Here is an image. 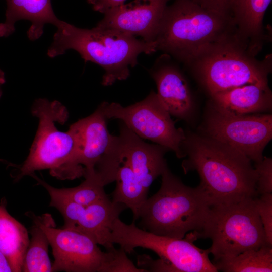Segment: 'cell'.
<instances>
[{"instance_id": "6da1fadb", "label": "cell", "mask_w": 272, "mask_h": 272, "mask_svg": "<svg viewBox=\"0 0 272 272\" xmlns=\"http://www.w3.org/2000/svg\"><path fill=\"white\" fill-rule=\"evenodd\" d=\"M185 134L182 147L187 158L182 167L185 174L198 172L197 187L211 207L258 196L256 172L244 154L205 135Z\"/></svg>"}, {"instance_id": "7a4b0ae2", "label": "cell", "mask_w": 272, "mask_h": 272, "mask_svg": "<svg viewBox=\"0 0 272 272\" xmlns=\"http://www.w3.org/2000/svg\"><path fill=\"white\" fill-rule=\"evenodd\" d=\"M55 26L57 30L47 55L52 58L69 49L77 51L85 61L95 63L105 70L104 86L126 79L140 54L157 51L155 41L147 42L117 31L96 27L80 28L60 20Z\"/></svg>"}, {"instance_id": "3957f363", "label": "cell", "mask_w": 272, "mask_h": 272, "mask_svg": "<svg viewBox=\"0 0 272 272\" xmlns=\"http://www.w3.org/2000/svg\"><path fill=\"white\" fill-rule=\"evenodd\" d=\"M32 113L38 119V127L29 154L18 168L15 181L44 169L61 180L83 176L84 168L77 162L79 138L76 123L65 132L59 131L55 125L67 121L66 107L58 101L39 98L33 104Z\"/></svg>"}, {"instance_id": "277c9868", "label": "cell", "mask_w": 272, "mask_h": 272, "mask_svg": "<svg viewBox=\"0 0 272 272\" xmlns=\"http://www.w3.org/2000/svg\"><path fill=\"white\" fill-rule=\"evenodd\" d=\"M236 33L232 17L207 10L192 0L167 6L154 40L161 50L186 63L199 50Z\"/></svg>"}, {"instance_id": "5b68a950", "label": "cell", "mask_w": 272, "mask_h": 272, "mask_svg": "<svg viewBox=\"0 0 272 272\" xmlns=\"http://www.w3.org/2000/svg\"><path fill=\"white\" fill-rule=\"evenodd\" d=\"M161 176L159 190L140 209V225L155 234L177 239L190 231L200 232L211 209L201 191L184 184L168 168Z\"/></svg>"}, {"instance_id": "8992f818", "label": "cell", "mask_w": 272, "mask_h": 272, "mask_svg": "<svg viewBox=\"0 0 272 272\" xmlns=\"http://www.w3.org/2000/svg\"><path fill=\"white\" fill-rule=\"evenodd\" d=\"M186 64L210 95L246 84H268L271 57L257 60L235 33L205 46Z\"/></svg>"}, {"instance_id": "52a82bcc", "label": "cell", "mask_w": 272, "mask_h": 272, "mask_svg": "<svg viewBox=\"0 0 272 272\" xmlns=\"http://www.w3.org/2000/svg\"><path fill=\"white\" fill-rule=\"evenodd\" d=\"M26 215L44 231L54 258L52 271L130 272L134 264L121 248L114 247L102 251L87 235L64 228L57 229L51 215L38 216L31 212Z\"/></svg>"}, {"instance_id": "ba28073f", "label": "cell", "mask_w": 272, "mask_h": 272, "mask_svg": "<svg viewBox=\"0 0 272 272\" xmlns=\"http://www.w3.org/2000/svg\"><path fill=\"white\" fill-rule=\"evenodd\" d=\"M255 198L211 207L198 238H210L213 262L226 260L267 245Z\"/></svg>"}, {"instance_id": "9c48e42d", "label": "cell", "mask_w": 272, "mask_h": 272, "mask_svg": "<svg viewBox=\"0 0 272 272\" xmlns=\"http://www.w3.org/2000/svg\"><path fill=\"white\" fill-rule=\"evenodd\" d=\"M111 229L110 243L118 244L128 253L137 247L151 250L168 265L170 271H218L209 258V249H202L193 244L198 239L194 231L186 234L184 238H172L141 229L134 222L126 224L119 217L113 221Z\"/></svg>"}, {"instance_id": "30bf717a", "label": "cell", "mask_w": 272, "mask_h": 272, "mask_svg": "<svg viewBox=\"0 0 272 272\" xmlns=\"http://www.w3.org/2000/svg\"><path fill=\"white\" fill-rule=\"evenodd\" d=\"M107 119H118L142 139L173 151L177 157H185L184 131L177 128L157 94L152 91L143 100L126 107L115 102L100 104Z\"/></svg>"}, {"instance_id": "8fae6325", "label": "cell", "mask_w": 272, "mask_h": 272, "mask_svg": "<svg viewBox=\"0 0 272 272\" xmlns=\"http://www.w3.org/2000/svg\"><path fill=\"white\" fill-rule=\"evenodd\" d=\"M203 131L205 135L231 146L251 161L259 163L262 161L263 150L272 138V115H237L213 107Z\"/></svg>"}, {"instance_id": "7c38bea8", "label": "cell", "mask_w": 272, "mask_h": 272, "mask_svg": "<svg viewBox=\"0 0 272 272\" xmlns=\"http://www.w3.org/2000/svg\"><path fill=\"white\" fill-rule=\"evenodd\" d=\"M170 0H134L106 11L96 27L154 41Z\"/></svg>"}, {"instance_id": "4fadbf2b", "label": "cell", "mask_w": 272, "mask_h": 272, "mask_svg": "<svg viewBox=\"0 0 272 272\" xmlns=\"http://www.w3.org/2000/svg\"><path fill=\"white\" fill-rule=\"evenodd\" d=\"M119 136L125 157L145 190L168 168L164 158L169 150L158 144H148L121 122Z\"/></svg>"}, {"instance_id": "5bb4252c", "label": "cell", "mask_w": 272, "mask_h": 272, "mask_svg": "<svg viewBox=\"0 0 272 272\" xmlns=\"http://www.w3.org/2000/svg\"><path fill=\"white\" fill-rule=\"evenodd\" d=\"M150 74L157 95L170 115L188 120L192 114L193 101L187 82L181 71L171 64H158Z\"/></svg>"}, {"instance_id": "9a60e30c", "label": "cell", "mask_w": 272, "mask_h": 272, "mask_svg": "<svg viewBox=\"0 0 272 272\" xmlns=\"http://www.w3.org/2000/svg\"><path fill=\"white\" fill-rule=\"evenodd\" d=\"M212 107L220 111L237 115L269 111L271 91L268 84H250L210 95Z\"/></svg>"}, {"instance_id": "2e32d148", "label": "cell", "mask_w": 272, "mask_h": 272, "mask_svg": "<svg viewBox=\"0 0 272 272\" xmlns=\"http://www.w3.org/2000/svg\"><path fill=\"white\" fill-rule=\"evenodd\" d=\"M107 119L100 104L92 114L75 122L79 138L77 162L84 167V172L94 170L110 143L112 135Z\"/></svg>"}, {"instance_id": "e0dca14e", "label": "cell", "mask_w": 272, "mask_h": 272, "mask_svg": "<svg viewBox=\"0 0 272 272\" xmlns=\"http://www.w3.org/2000/svg\"><path fill=\"white\" fill-rule=\"evenodd\" d=\"M6 1V19L0 23V37L12 34L16 22L25 19L31 22L27 31L28 37L31 40H35L43 34L46 24L55 25L59 20L53 11L51 0Z\"/></svg>"}, {"instance_id": "ac0fdd59", "label": "cell", "mask_w": 272, "mask_h": 272, "mask_svg": "<svg viewBox=\"0 0 272 272\" xmlns=\"http://www.w3.org/2000/svg\"><path fill=\"white\" fill-rule=\"evenodd\" d=\"M126 208L124 205L114 202L107 196L85 206L71 230L87 235L107 250L114 247L109 242L112 223Z\"/></svg>"}, {"instance_id": "d6986e66", "label": "cell", "mask_w": 272, "mask_h": 272, "mask_svg": "<svg viewBox=\"0 0 272 272\" xmlns=\"http://www.w3.org/2000/svg\"><path fill=\"white\" fill-rule=\"evenodd\" d=\"M117 162L110 167L108 175L109 183L116 182L112 193V201L122 203L129 208L132 212L134 222L138 219L140 209L147 199L148 191L140 183L125 157L120 138L117 143Z\"/></svg>"}, {"instance_id": "ffe728a7", "label": "cell", "mask_w": 272, "mask_h": 272, "mask_svg": "<svg viewBox=\"0 0 272 272\" xmlns=\"http://www.w3.org/2000/svg\"><path fill=\"white\" fill-rule=\"evenodd\" d=\"M271 0H233L231 16L239 38L252 48L261 47L266 35L263 21Z\"/></svg>"}, {"instance_id": "44dd1931", "label": "cell", "mask_w": 272, "mask_h": 272, "mask_svg": "<svg viewBox=\"0 0 272 272\" xmlns=\"http://www.w3.org/2000/svg\"><path fill=\"white\" fill-rule=\"evenodd\" d=\"M5 197L0 201V252L8 260L12 271H22L29 239L25 226L8 212Z\"/></svg>"}, {"instance_id": "7402d4cb", "label": "cell", "mask_w": 272, "mask_h": 272, "mask_svg": "<svg viewBox=\"0 0 272 272\" xmlns=\"http://www.w3.org/2000/svg\"><path fill=\"white\" fill-rule=\"evenodd\" d=\"M217 270L225 272H271L272 246L243 252L230 259L212 262Z\"/></svg>"}, {"instance_id": "603a6c76", "label": "cell", "mask_w": 272, "mask_h": 272, "mask_svg": "<svg viewBox=\"0 0 272 272\" xmlns=\"http://www.w3.org/2000/svg\"><path fill=\"white\" fill-rule=\"evenodd\" d=\"M32 222L30 231L31 239L24 257L22 271L51 272L52 264L48 256V239L38 224Z\"/></svg>"}, {"instance_id": "cb8c5ba5", "label": "cell", "mask_w": 272, "mask_h": 272, "mask_svg": "<svg viewBox=\"0 0 272 272\" xmlns=\"http://www.w3.org/2000/svg\"><path fill=\"white\" fill-rule=\"evenodd\" d=\"M85 180L79 185L72 188H57L59 194L84 206H87L106 197L104 186L94 171L86 172Z\"/></svg>"}, {"instance_id": "d4e9b609", "label": "cell", "mask_w": 272, "mask_h": 272, "mask_svg": "<svg viewBox=\"0 0 272 272\" xmlns=\"http://www.w3.org/2000/svg\"><path fill=\"white\" fill-rule=\"evenodd\" d=\"M255 206L263 225L266 244L272 246V194L260 195L254 198Z\"/></svg>"}, {"instance_id": "484cf974", "label": "cell", "mask_w": 272, "mask_h": 272, "mask_svg": "<svg viewBox=\"0 0 272 272\" xmlns=\"http://www.w3.org/2000/svg\"><path fill=\"white\" fill-rule=\"evenodd\" d=\"M257 174L256 190L257 195L272 193V160L263 157L262 161L255 163Z\"/></svg>"}, {"instance_id": "4316f807", "label": "cell", "mask_w": 272, "mask_h": 272, "mask_svg": "<svg viewBox=\"0 0 272 272\" xmlns=\"http://www.w3.org/2000/svg\"><path fill=\"white\" fill-rule=\"evenodd\" d=\"M192 1L207 10L220 14L231 16V9L233 0Z\"/></svg>"}, {"instance_id": "83f0119b", "label": "cell", "mask_w": 272, "mask_h": 272, "mask_svg": "<svg viewBox=\"0 0 272 272\" xmlns=\"http://www.w3.org/2000/svg\"><path fill=\"white\" fill-rule=\"evenodd\" d=\"M126 0H87L93 9L102 13L112 8L124 4Z\"/></svg>"}, {"instance_id": "f1b7e54d", "label": "cell", "mask_w": 272, "mask_h": 272, "mask_svg": "<svg viewBox=\"0 0 272 272\" xmlns=\"http://www.w3.org/2000/svg\"><path fill=\"white\" fill-rule=\"evenodd\" d=\"M12 272L11 266L5 256L0 252V272Z\"/></svg>"}, {"instance_id": "f546056e", "label": "cell", "mask_w": 272, "mask_h": 272, "mask_svg": "<svg viewBox=\"0 0 272 272\" xmlns=\"http://www.w3.org/2000/svg\"><path fill=\"white\" fill-rule=\"evenodd\" d=\"M5 82V77L4 72L0 70V98L2 96V92L1 87L2 85Z\"/></svg>"}]
</instances>
